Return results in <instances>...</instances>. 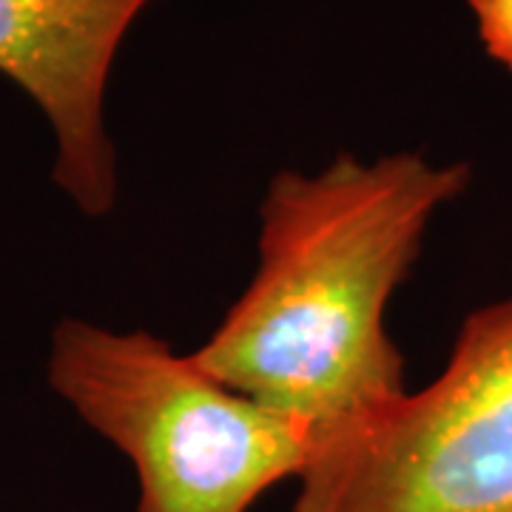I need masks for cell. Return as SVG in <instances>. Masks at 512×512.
<instances>
[{
	"label": "cell",
	"instance_id": "cell-2",
	"mask_svg": "<svg viewBox=\"0 0 512 512\" xmlns=\"http://www.w3.org/2000/svg\"><path fill=\"white\" fill-rule=\"evenodd\" d=\"M49 384L131 461L134 512H251L276 484L299 481L311 458L313 433L302 421L146 330L63 319L52 333Z\"/></svg>",
	"mask_w": 512,
	"mask_h": 512
},
{
	"label": "cell",
	"instance_id": "cell-3",
	"mask_svg": "<svg viewBox=\"0 0 512 512\" xmlns=\"http://www.w3.org/2000/svg\"><path fill=\"white\" fill-rule=\"evenodd\" d=\"M293 512H512V293L421 390L313 444Z\"/></svg>",
	"mask_w": 512,
	"mask_h": 512
},
{
	"label": "cell",
	"instance_id": "cell-5",
	"mask_svg": "<svg viewBox=\"0 0 512 512\" xmlns=\"http://www.w3.org/2000/svg\"><path fill=\"white\" fill-rule=\"evenodd\" d=\"M484 52L512 72V0H470Z\"/></svg>",
	"mask_w": 512,
	"mask_h": 512
},
{
	"label": "cell",
	"instance_id": "cell-4",
	"mask_svg": "<svg viewBox=\"0 0 512 512\" xmlns=\"http://www.w3.org/2000/svg\"><path fill=\"white\" fill-rule=\"evenodd\" d=\"M154 0H0V74L49 117L55 183L103 217L117 202L106 89L120 43Z\"/></svg>",
	"mask_w": 512,
	"mask_h": 512
},
{
	"label": "cell",
	"instance_id": "cell-1",
	"mask_svg": "<svg viewBox=\"0 0 512 512\" xmlns=\"http://www.w3.org/2000/svg\"><path fill=\"white\" fill-rule=\"evenodd\" d=\"M470 165L416 151L319 174L279 171L259 205V268L191 350L211 376L302 421L313 444L402 396L404 356L387 305L433 217L470 185Z\"/></svg>",
	"mask_w": 512,
	"mask_h": 512
}]
</instances>
